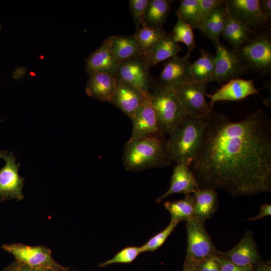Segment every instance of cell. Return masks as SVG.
Returning a JSON list of instances; mask_svg holds the SVG:
<instances>
[{
    "label": "cell",
    "mask_w": 271,
    "mask_h": 271,
    "mask_svg": "<svg viewBox=\"0 0 271 271\" xmlns=\"http://www.w3.org/2000/svg\"><path fill=\"white\" fill-rule=\"evenodd\" d=\"M190 167L200 188L233 197L271 191V119L262 109L238 121L213 111Z\"/></svg>",
    "instance_id": "1"
},
{
    "label": "cell",
    "mask_w": 271,
    "mask_h": 271,
    "mask_svg": "<svg viewBox=\"0 0 271 271\" xmlns=\"http://www.w3.org/2000/svg\"><path fill=\"white\" fill-rule=\"evenodd\" d=\"M173 160L166 136L161 134L137 140H128L123 152V164L126 170L140 172L169 166Z\"/></svg>",
    "instance_id": "2"
},
{
    "label": "cell",
    "mask_w": 271,
    "mask_h": 271,
    "mask_svg": "<svg viewBox=\"0 0 271 271\" xmlns=\"http://www.w3.org/2000/svg\"><path fill=\"white\" fill-rule=\"evenodd\" d=\"M207 118L187 115L168 134L167 144L173 162L190 165L201 142Z\"/></svg>",
    "instance_id": "3"
},
{
    "label": "cell",
    "mask_w": 271,
    "mask_h": 271,
    "mask_svg": "<svg viewBox=\"0 0 271 271\" xmlns=\"http://www.w3.org/2000/svg\"><path fill=\"white\" fill-rule=\"evenodd\" d=\"M270 29L254 33L232 51L249 73L261 76L271 75Z\"/></svg>",
    "instance_id": "4"
},
{
    "label": "cell",
    "mask_w": 271,
    "mask_h": 271,
    "mask_svg": "<svg viewBox=\"0 0 271 271\" xmlns=\"http://www.w3.org/2000/svg\"><path fill=\"white\" fill-rule=\"evenodd\" d=\"M148 99L154 108L162 133L169 134L187 115L175 92L171 89L154 85Z\"/></svg>",
    "instance_id": "5"
},
{
    "label": "cell",
    "mask_w": 271,
    "mask_h": 271,
    "mask_svg": "<svg viewBox=\"0 0 271 271\" xmlns=\"http://www.w3.org/2000/svg\"><path fill=\"white\" fill-rule=\"evenodd\" d=\"M205 221L194 218L186 222L187 248L184 267H196L202 261L217 256L215 246L205 227Z\"/></svg>",
    "instance_id": "6"
},
{
    "label": "cell",
    "mask_w": 271,
    "mask_h": 271,
    "mask_svg": "<svg viewBox=\"0 0 271 271\" xmlns=\"http://www.w3.org/2000/svg\"><path fill=\"white\" fill-rule=\"evenodd\" d=\"M2 248L12 254L16 260L32 267L54 271L68 269L55 261L51 251L45 245L32 246L22 243H13L4 244Z\"/></svg>",
    "instance_id": "7"
},
{
    "label": "cell",
    "mask_w": 271,
    "mask_h": 271,
    "mask_svg": "<svg viewBox=\"0 0 271 271\" xmlns=\"http://www.w3.org/2000/svg\"><path fill=\"white\" fill-rule=\"evenodd\" d=\"M207 84L192 81L185 84L175 91L187 115L199 118H208L213 109L206 99Z\"/></svg>",
    "instance_id": "8"
},
{
    "label": "cell",
    "mask_w": 271,
    "mask_h": 271,
    "mask_svg": "<svg viewBox=\"0 0 271 271\" xmlns=\"http://www.w3.org/2000/svg\"><path fill=\"white\" fill-rule=\"evenodd\" d=\"M149 69L142 55L120 62L115 77L117 80L132 85L148 95L154 84Z\"/></svg>",
    "instance_id": "9"
},
{
    "label": "cell",
    "mask_w": 271,
    "mask_h": 271,
    "mask_svg": "<svg viewBox=\"0 0 271 271\" xmlns=\"http://www.w3.org/2000/svg\"><path fill=\"white\" fill-rule=\"evenodd\" d=\"M224 5L231 17L253 32L270 29V22L261 13L259 0H224Z\"/></svg>",
    "instance_id": "10"
},
{
    "label": "cell",
    "mask_w": 271,
    "mask_h": 271,
    "mask_svg": "<svg viewBox=\"0 0 271 271\" xmlns=\"http://www.w3.org/2000/svg\"><path fill=\"white\" fill-rule=\"evenodd\" d=\"M249 74L231 50L221 44L216 48L215 64L214 70L204 83L227 82Z\"/></svg>",
    "instance_id": "11"
},
{
    "label": "cell",
    "mask_w": 271,
    "mask_h": 271,
    "mask_svg": "<svg viewBox=\"0 0 271 271\" xmlns=\"http://www.w3.org/2000/svg\"><path fill=\"white\" fill-rule=\"evenodd\" d=\"M0 158L6 164L0 170V198L2 201L16 199H24L22 189L24 179L19 175L20 164H16V158L12 152L7 154L6 151H0Z\"/></svg>",
    "instance_id": "12"
},
{
    "label": "cell",
    "mask_w": 271,
    "mask_h": 271,
    "mask_svg": "<svg viewBox=\"0 0 271 271\" xmlns=\"http://www.w3.org/2000/svg\"><path fill=\"white\" fill-rule=\"evenodd\" d=\"M190 54L172 57L164 64V68L154 85L175 90L179 87L194 81L191 73Z\"/></svg>",
    "instance_id": "13"
},
{
    "label": "cell",
    "mask_w": 271,
    "mask_h": 271,
    "mask_svg": "<svg viewBox=\"0 0 271 271\" xmlns=\"http://www.w3.org/2000/svg\"><path fill=\"white\" fill-rule=\"evenodd\" d=\"M217 256L241 266L255 267L262 262L253 232L249 230L234 247L227 251H219Z\"/></svg>",
    "instance_id": "14"
},
{
    "label": "cell",
    "mask_w": 271,
    "mask_h": 271,
    "mask_svg": "<svg viewBox=\"0 0 271 271\" xmlns=\"http://www.w3.org/2000/svg\"><path fill=\"white\" fill-rule=\"evenodd\" d=\"M131 120L132 129L129 140H137L163 134L159 126L156 112L148 98L140 106Z\"/></svg>",
    "instance_id": "15"
},
{
    "label": "cell",
    "mask_w": 271,
    "mask_h": 271,
    "mask_svg": "<svg viewBox=\"0 0 271 271\" xmlns=\"http://www.w3.org/2000/svg\"><path fill=\"white\" fill-rule=\"evenodd\" d=\"M147 98L148 95L138 88L117 80L116 88L110 103L119 108L131 119Z\"/></svg>",
    "instance_id": "16"
},
{
    "label": "cell",
    "mask_w": 271,
    "mask_h": 271,
    "mask_svg": "<svg viewBox=\"0 0 271 271\" xmlns=\"http://www.w3.org/2000/svg\"><path fill=\"white\" fill-rule=\"evenodd\" d=\"M257 89L252 79L240 78L229 80L212 94H206L210 98V106L213 109L215 102L220 101H237L257 94Z\"/></svg>",
    "instance_id": "17"
},
{
    "label": "cell",
    "mask_w": 271,
    "mask_h": 271,
    "mask_svg": "<svg viewBox=\"0 0 271 271\" xmlns=\"http://www.w3.org/2000/svg\"><path fill=\"white\" fill-rule=\"evenodd\" d=\"M199 189L190 165L186 163L177 164L173 168L169 189L158 197L156 202L160 203L164 198L174 194H193Z\"/></svg>",
    "instance_id": "18"
},
{
    "label": "cell",
    "mask_w": 271,
    "mask_h": 271,
    "mask_svg": "<svg viewBox=\"0 0 271 271\" xmlns=\"http://www.w3.org/2000/svg\"><path fill=\"white\" fill-rule=\"evenodd\" d=\"M119 63L105 39L86 60L85 71L89 75L104 73L115 76Z\"/></svg>",
    "instance_id": "19"
},
{
    "label": "cell",
    "mask_w": 271,
    "mask_h": 271,
    "mask_svg": "<svg viewBox=\"0 0 271 271\" xmlns=\"http://www.w3.org/2000/svg\"><path fill=\"white\" fill-rule=\"evenodd\" d=\"M117 84V80L114 76L104 73H93L89 75L85 91L91 97L110 103Z\"/></svg>",
    "instance_id": "20"
},
{
    "label": "cell",
    "mask_w": 271,
    "mask_h": 271,
    "mask_svg": "<svg viewBox=\"0 0 271 271\" xmlns=\"http://www.w3.org/2000/svg\"><path fill=\"white\" fill-rule=\"evenodd\" d=\"M181 51V47L173 40L170 34H166L143 55L150 67H154L161 61L178 55Z\"/></svg>",
    "instance_id": "21"
},
{
    "label": "cell",
    "mask_w": 271,
    "mask_h": 271,
    "mask_svg": "<svg viewBox=\"0 0 271 271\" xmlns=\"http://www.w3.org/2000/svg\"><path fill=\"white\" fill-rule=\"evenodd\" d=\"M193 195L195 199V218L206 221L217 210L218 196L216 190L200 188Z\"/></svg>",
    "instance_id": "22"
},
{
    "label": "cell",
    "mask_w": 271,
    "mask_h": 271,
    "mask_svg": "<svg viewBox=\"0 0 271 271\" xmlns=\"http://www.w3.org/2000/svg\"><path fill=\"white\" fill-rule=\"evenodd\" d=\"M106 39L112 52L120 62L143 55L134 35L109 36Z\"/></svg>",
    "instance_id": "23"
},
{
    "label": "cell",
    "mask_w": 271,
    "mask_h": 271,
    "mask_svg": "<svg viewBox=\"0 0 271 271\" xmlns=\"http://www.w3.org/2000/svg\"><path fill=\"white\" fill-rule=\"evenodd\" d=\"M227 11L224 3L215 8L207 18L201 33L210 39L215 49L219 46L220 38L224 28Z\"/></svg>",
    "instance_id": "24"
},
{
    "label": "cell",
    "mask_w": 271,
    "mask_h": 271,
    "mask_svg": "<svg viewBox=\"0 0 271 271\" xmlns=\"http://www.w3.org/2000/svg\"><path fill=\"white\" fill-rule=\"evenodd\" d=\"M254 33L247 26L231 17L227 12L221 36L230 45L231 51L248 40Z\"/></svg>",
    "instance_id": "25"
},
{
    "label": "cell",
    "mask_w": 271,
    "mask_h": 271,
    "mask_svg": "<svg viewBox=\"0 0 271 271\" xmlns=\"http://www.w3.org/2000/svg\"><path fill=\"white\" fill-rule=\"evenodd\" d=\"M174 1L149 0L143 25L160 29L165 23Z\"/></svg>",
    "instance_id": "26"
},
{
    "label": "cell",
    "mask_w": 271,
    "mask_h": 271,
    "mask_svg": "<svg viewBox=\"0 0 271 271\" xmlns=\"http://www.w3.org/2000/svg\"><path fill=\"white\" fill-rule=\"evenodd\" d=\"M194 204L193 194H187L182 199L166 202L164 207L170 212L171 220L180 223L188 222L194 218Z\"/></svg>",
    "instance_id": "27"
},
{
    "label": "cell",
    "mask_w": 271,
    "mask_h": 271,
    "mask_svg": "<svg viewBox=\"0 0 271 271\" xmlns=\"http://www.w3.org/2000/svg\"><path fill=\"white\" fill-rule=\"evenodd\" d=\"M201 56L191 64V73L194 81L204 82L212 74L215 67V56L199 48Z\"/></svg>",
    "instance_id": "28"
},
{
    "label": "cell",
    "mask_w": 271,
    "mask_h": 271,
    "mask_svg": "<svg viewBox=\"0 0 271 271\" xmlns=\"http://www.w3.org/2000/svg\"><path fill=\"white\" fill-rule=\"evenodd\" d=\"M166 34L162 28L155 29L143 25L136 30L133 35L143 54L157 43Z\"/></svg>",
    "instance_id": "29"
},
{
    "label": "cell",
    "mask_w": 271,
    "mask_h": 271,
    "mask_svg": "<svg viewBox=\"0 0 271 271\" xmlns=\"http://www.w3.org/2000/svg\"><path fill=\"white\" fill-rule=\"evenodd\" d=\"M198 0H181L176 11L178 19L189 24L193 29L200 30L198 19Z\"/></svg>",
    "instance_id": "30"
},
{
    "label": "cell",
    "mask_w": 271,
    "mask_h": 271,
    "mask_svg": "<svg viewBox=\"0 0 271 271\" xmlns=\"http://www.w3.org/2000/svg\"><path fill=\"white\" fill-rule=\"evenodd\" d=\"M173 40L178 43L185 44L188 49V54L196 47L193 29L189 24L178 19L172 32L170 34Z\"/></svg>",
    "instance_id": "31"
},
{
    "label": "cell",
    "mask_w": 271,
    "mask_h": 271,
    "mask_svg": "<svg viewBox=\"0 0 271 271\" xmlns=\"http://www.w3.org/2000/svg\"><path fill=\"white\" fill-rule=\"evenodd\" d=\"M179 223L171 220L168 226L151 237L146 243L141 246L143 252H154L159 248L165 242L167 238L174 231Z\"/></svg>",
    "instance_id": "32"
},
{
    "label": "cell",
    "mask_w": 271,
    "mask_h": 271,
    "mask_svg": "<svg viewBox=\"0 0 271 271\" xmlns=\"http://www.w3.org/2000/svg\"><path fill=\"white\" fill-rule=\"evenodd\" d=\"M142 252L141 246L126 247L119 251L112 258L100 263L98 266L103 267L114 263H129Z\"/></svg>",
    "instance_id": "33"
},
{
    "label": "cell",
    "mask_w": 271,
    "mask_h": 271,
    "mask_svg": "<svg viewBox=\"0 0 271 271\" xmlns=\"http://www.w3.org/2000/svg\"><path fill=\"white\" fill-rule=\"evenodd\" d=\"M198 19L201 32L205 21L211 12L216 7L222 5L224 0H198Z\"/></svg>",
    "instance_id": "34"
},
{
    "label": "cell",
    "mask_w": 271,
    "mask_h": 271,
    "mask_svg": "<svg viewBox=\"0 0 271 271\" xmlns=\"http://www.w3.org/2000/svg\"><path fill=\"white\" fill-rule=\"evenodd\" d=\"M149 0H130L129 8L136 30L143 24L145 15Z\"/></svg>",
    "instance_id": "35"
},
{
    "label": "cell",
    "mask_w": 271,
    "mask_h": 271,
    "mask_svg": "<svg viewBox=\"0 0 271 271\" xmlns=\"http://www.w3.org/2000/svg\"><path fill=\"white\" fill-rule=\"evenodd\" d=\"M220 264V271H254L255 267L252 266H241L217 256Z\"/></svg>",
    "instance_id": "36"
},
{
    "label": "cell",
    "mask_w": 271,
    "mask_h": 271,
    "mask_svg": "<svg viewBox=\"0 0 271 271\" xmlns=\"http://www.w3.org/2000/svg\"><path fill=\"white\" fill-rule=\"evenodd\" d=\"M3 271H54L52 269L34 267L16 260L12 263L5 268Z\"/></svg>",
    "instance_id": "37"
},
{
    "label": "cell",
    "mask_w": 271,
    "mask_h": 271,
    "mask_svg": "<svg viewBox=\"0 0 271 271\" xmlns=\"http://www.w3.org/2000/svg\"><path fill=\"white\" fill-rule=\"evenodd\" d=\"M259 6L264 17L269 22L271 20V1L259 0Z\"/></svg>",
    "instance_id": "38"
},
{
    "label": "cell",
    "mask_w": 271,
    "mask_h": 271,
    "mask_svg": "<svg viewBox=\"0 0 271 271\" xmlns=\"http://www.w3.org/2000/svg\"><path fill=\"white\" fill-rule=\"evenodd\" d=\"M271 215V205L270 204H264L260 207V211L257 215L253 217L248 219V220H257L265 216Z\"/></svg>",
    "instance_id": "39"
},
{
    "label": "cell",
    "mask_w": 271,
    "mask_h": 271,
    "mask_svg": "<svg viewBox=\"0 0 271 271\" xmlns=\"http://www.w3.org/2000/svg\"><path fill=\"white\" fill-rule=\"evenodd\" d=\"M212 257L200 262L195 268L196 271H212L211 266V260Z\"/></svg>",
    "instance_id": "40"
},
{
    "label": "cell",
    "mask_w": 271,
    "mask_h": 271,
    "mask_svg": "<svg viewBox=\"0 0 271 271\" xmlns=\"http://www.w3.org/2000/svg\"><path fill=\"white\" fill-rule=\"evenodd\" d=\"M254 271H271L270 262H260L255 267Z\"/></svg>",
    "instance_id": "41"
},
{
    "label": "cell",
    "mask_w": 271,
    "mask_h": 271,
    "mask_svg": "<svg viewBox=\"0 0 271 271\" xmlns=\"http://www.w3.org/2000/svg\"><path fill=\"white\" fill-rule=\"evenodd\" d=\"M183 271H196L195 268L193 267H184L183 270Z\"/></svg>",
    "instance_id": "42"
},
{
    "label": "cell",
    "mask_w": 271,
    "mask_h": 271,
    "mask_svg": "<svg viewBox=\"0 0 271 271\" xmlns=\"http://www.w3.org/2000/svg\"><path fill=\"white\" fill-rule=\"evenodd\" d=\"M65 271H76V270H69L68 269H67V270H66Z\"/></svg>",
    "instance_id": "43"
}]
</instances>
